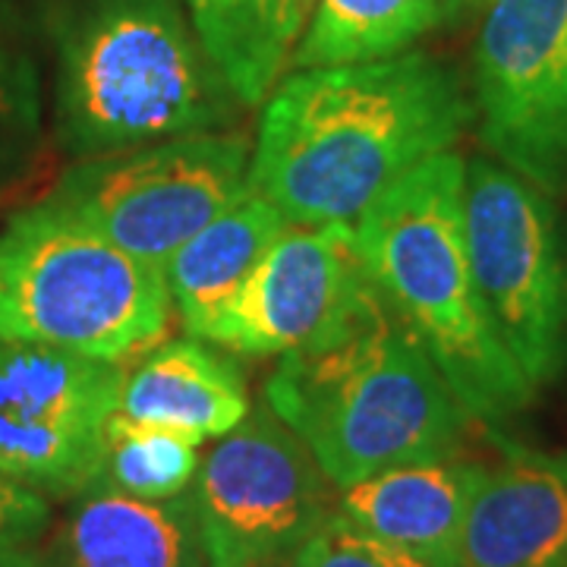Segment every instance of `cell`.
Instances as JSON below:
<instances>
[{
	"instance_id": "cell-7",
	"label": "cell",
	"mask_w": 567,
	"mask_h": 567,
	"mask_svg": "<svg viewBox=\"0 0 567 567\" xmlns=\"http://www.w3.org/2000/svg\"><path fill=\"white\" fill-rule=\"evenodd\" d=\"M252 145L240 133H199L85 158L44 196L104 240L158 265L249 189Z\"/></svg>"
},
{
	"instance_id": "cell-19",
	"label": "cell",
	"mask_w": 567,
	"mask_h": 567,
	"mask_svg": "<svg viewBox=\"0 0 567 567\" xmlns=\"http://www.w3.org/2000/svg\"><path fill=\"white\" fill-rule=\"evenodd\" d=\"M199 473V442L167 425L136 423L121 413L111 416L104 432L102 473L95 483L145 498H177Z\"/></svg>"
},
{
	"instance_id": "cell-8",
	"label": "cell",
	"mask_w": 567,
	"mask_h": 567,
	"mask_svg": "<svg viewBox=\"0 0 567 567\" xmlns=\"http://www.w3.org/2000/svg\"><path fill=\"white\" fill-rule=\"evenodd\" d=\"M193 483L208 567L281 565L334 511L319 461L265 401L205 454Z\"/></svg>"
},
{
	"instance_id": "cell-26",
	"label": "cell",
	"mask_w": 567,
	"mask_h": 567,
	"mask_svg": "<svg viewBox=\"0 0 567 567\" xmlns=\"http://www.w3.org/2000/svg\"><path fill=\"white\" fill-rule=\"evenodd\" d=\"M265 567H281V565H265Z\"/></svg>"
},
{
	"instance_id": "cell-5",
	"label": "cell",
	"mask_w": 567,
	"mask_h": 567,
	"mask_svg": "<svg viewBox=\"0 0 567 567\" xmlns=\"http://www.w3.org/2000/svg\"><path fill=\"white\" fill-rule=\"evenodd\" d=\"M158 265L123 252L48 199L0 227V341L121 363L171 322Z\"/></svg>"
},
{
	"instance_id": "cell-1",
	"label": "cell",
	"mask_w": 567,
	"mask_h": 567,
	"mask_svg": "<svg viewBox=\"0 0 567 567\" xmlns=\"http://www.w3.org/2000/svg\"><path fill=\"white\" fill-rule=\"evenodd\" d=\"M470 123L461 73L429 51L300 70L265 99L249 189L290 224H353Z\"/></svg>"
},
{
	"instance_id": "cell-18",
	"label": "cell",
	"mask_w": 567,
	"mask_h": 567,
	"mask_svg": "<svg viewBox=\"0 0 567 567\" xmlns=\"http://www.w3.org/2000/svg\"><path fill=\"white\" fill-rule=\"evenodd\" d=\"M442 22V0H316L293 51L300 70L394 58Z\"/></svg>"
},
{
	"instance_id": "cell-16",
	"label": "cell",
	"mask_w": 567,
	"mask_h": 567,
	"mask_svg": "<svg viewBox=\"0 0 567 567\" xmlns=\"http://www.w3.org/2000/svg\"><path fill=\"white\" fill-rule=\"evenodd\" d=\"M287 224L275 205L246 189L237 203L227 205L164 262L171 303L189 338H203L234 303Z\"/></svg>"
},
{
	"instance_id": "cell-10",
	"label": "cell",
	"mask_w": 567,
	"mask_h": 567,
	"mask_svg": "<svg viewBox=\"0 0 567 567\" xmlns=\"http://www.w3.org/2000/svg\"><path fill=\"white\" fill-rule=\"evenodd\" d=\"M123 365L0 341V473L41 495H80L102 473Z\"/></svg>"
},
{
	"instance_id": "cell-15",
	"label": "cell",
	"mask_w": 567,
	"mask_h": 567,
	"mask_svg": "<svg viewBox=\"0 0 567 567\" xmlns=\"http://www.w3.org/2000/svg\"><path fill=\"white\" fill-rule=\"evenodd\" d=\"M249 410L246 379L234 357L203 338H181L155 347L126 372L117 413L186 432L203 445L237 429Z\"/></svg>"
},
{
	"instance_id": "cell-11",
	"label": "cell",
	"mask_w": 567,
	"mask_h": 567,
	"mask_svg": "<svg viewBox=\"0 0 567 567\" xmlns=\"http://www.w3.org/2000/svg\"><path fill=\"white\" fill-rule=\"evenodd\" d=\"M372 290L353 224H287L203 341L240 357H284L322 344Z\"/></svg>"
},
{
	"instance_id": "cell-14",
	"label": "cell",
	"mask_w": 567,
	"mask_h": 567,
	"mask_svg": "<svg viewBox=\"0 0 567 567\" xmlns=\"http://www.w3.org/2000/svg\"><path fill=\"white\" fill-rule=\"evenodd\" d=\"M483 476V464L454 457L394 466L344 488L338 511L429 567H457L466 511Z\"/></svg>"
},
{
	"instance_id": "cell-17",
	"label": "cell",
	"mask_w": 567,
	"mask_h": 567,
	"mask_svg": "<svg viewBox=\"0 0 567 567\" xmlns=\"http://www.w3.org/2000/svg\"><path fill=\"white\" fill-rule=\"evenodd\" d=\"M208 61L249 107L284 80L316 0H183Z\"/></svg>"
},
{
	"instance_id": "cell-4",
	"label": "cell",
	"mask_w": 567,
	"mask_h": 567,
	"mask_svg": "<svg viewBox=\"0 0 567 567\" xmlns=\"http://www.w3.org/2000/svg\"><path fill=\"white\" fill-rule=\"evenodd\" d=\"M466 162L432 155L353 221L369 281L413 331L470 420L505 423L533 401L495 328L466 256Z\"/></svg>"
},
{
	"instance_id": "cell-13",
	"label": "cell",
	"mask_w": 567,
	"mask_h": 567,
	"mask_svg": "<svg viewBox=\"0 0 567 567\" xmlns=\"http://www.w3.org/2000/svg\"><path fill=\"white\" fill-rule=\"evenodd\" d=\"M48 567H208L193 495L145 502L92 483L51 539Z\"/></svg>"
},
{
	"instance_id": "cell-23",
	"label": "cell",
	"mask_w": 567,
	"mask_h": 567,
	"mask_svg": "<svg viewBox=\"0 0 567 567\" xmlns=\"http://www.w3.org/2000/svg\"><path fill=\"white\" fill-rule=\"evenodd\" d=\"M51 524V505L35 488L0 473V543H32Z\"/></svg>"
},
{
	"instance_id": "cell-22",
	"label": "cell",
	"mask_w": 567,
	"mask_h": 567,
	"mask_svg": "<svg viewBox=\"0 0 567 567\" xmlns=\"http://www.w3.org/2000/svg\"><path fill=\"white\" fill-rule=\"evenodd\" d=\"M41 164H44L41 126L0 117V208L13 203L29 183H35Z\"/></svg>"
},
{
	"instance_id": "cell-24",
	"label": "cell",
	"mask_w": 567,
	"mask_h": 567,
	"mask_svg": "<svg viewBox=\"0 0 567 567\" xmlns=\"http://www.w3.org/2000/svg\"><path fill=\"white\" fill-rule=\"evenodd\" d=\"M0 567H48L39 551L20 543H0Z\"/></svg>"
},
{
	"instance_id": "cell-25",
	"label": "cell",
	"mask_w": 567,
	"mask_h": 567,
	"mask_svg": "<svg viewBox=\"0 0 567 567\" xmlns=\"http://www.w3.org/2000/svg\"><path fill=\"white\" fill-rule=\"evenodd\" d=\"M488 0H442V20H464L470 13L483 10Z\"/></svg>"
},
{
	"instance_id": "cell-20",
	"label": "cell",
	"mask_w": 567,
	"mask_h": 567,
	"mask_svg": "<svg viewBox=\"0 0 567 567\" xmlns=\"http://www.w3.org/2000/svg\"><path fill=\"white\" fill-rule=\"evenodd\" d=\"M58 0H0V117L41 126Z\"/></svg>"
},
{
	"instance_id": "cell-2",
	"label": "cell",
	"mask_w": 567,
	"mask_h": 567,
	"mask_svg": "<svg viewBox=\"0 0 567 567\" xmlns=\"http://www.w3.org/2000/svg\"><path fill=\"white\" fill-rule=\"evenodd\" d=\"M265 404L338 488L454 457L470 420L379 287L322 344L284 353L265 382Z\"/></svg>"
},
{
	"instance_id": "cell-3",
	"label": "cell",
	"mask_w": 567,
	"mask_h": 567,
	"mask_svg": "<svg viewBox=\"0 0 567 567\" xmlns=\"http://www.w3.org/2000/svg\"><path fill=\"white\" fill-rule=\"evenodd\" d=\"M51 48L54 140L76 162L224 133L244 104L183 0H58Z\"/></svg>"
},
{
	"instance_id": "cell-12",
	"label": "cell",
	"mask_w": 567,
	"mask_h": 567,
	"mask_svg": "<svg viewBox=\"0 0 567 567\" xmlns=\"http://www.w3.org/2000/svg\"><path fill=\"white\" fill-rule=\"evenodd\" d=\"M457 567H567V457L505 445L466 511Z\"/></svg>"
},
{
	"instance_id": "cell-9",
	"label": "cell",
	"mask_w": 567,
	"mask_h": 567,
	"mask_svg": "<svg viewBox=\"0 0 567 567\" xmlns=\"http://www.w3.org/2000/svg\"><path fill=\"white\" fill-rule=\"evenodd\" d=\"M473 117L495 162L546 196H567V0L483 7Z\"/></svg>"
},
{
	"instance_id": "cell-6",
	"label": "cell",
	"mask_w": 567,
	"mask_h": 567,
	"mask_svg": "<svg viewBox=\"0 0 567 567\" xmlns=\"http://www.w3.org/2000/svg\"><path fill=\"white\" fill-rule=\"evenodd\" d=\"M466 256L498 341L533 388L567 369V252L551 196L495 158L464 177Z\"/></svg>"
},
{
	"instance_id": "cell-21",
	"label": "cell",
	"mask_w": 567,
	"mask_h": 567,
	"mask_svg": "<svg viewBox=\"0 0 567 567\" xmlns=\"http://www.w3.org/2000/svg\"><path fill=\"white\" fill-rule=\"evenodd\" d=\"M290 567H429L416 555L391 546L353 524L341 511H331L306 543L290 555Z\"/></svg>"
}]
</instances>
